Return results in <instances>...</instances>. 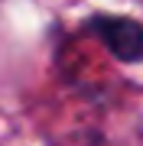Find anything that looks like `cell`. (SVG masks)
<instances>
[{
	"label": "cell",
	"instance_id": "6da1fadb",
	"mask_svg": "<svg viewBox=\"0 0 143 146\" xmlns=\"http://www.w3.org/2000/svg\"><path fill=\"white\" fill-rule=\"evenodd\" d=\"M85 29L117 58V62H124V65L143 62V23L140 20H133V16H117V13H94Z\"/></svg>",
	"mask_w": 143,
	"mask_h": 146
}]
</instances>
